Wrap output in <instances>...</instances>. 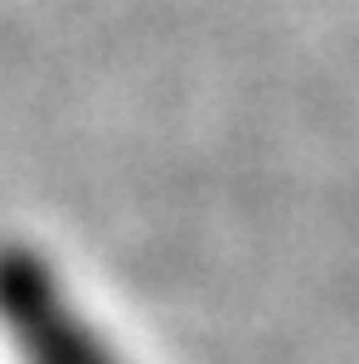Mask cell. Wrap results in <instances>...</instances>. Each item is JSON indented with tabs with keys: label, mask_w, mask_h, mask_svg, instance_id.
<instances>
[{
	"label": "cell",
	"mask_w": 359,
	"mask_h": 364,
	"mask_svg": "<svg viewBox=\"0 0 359 364\" xmlns=\"http://www.w3.org/2000/svg\"><path fill=\"white\" fill-rule=\"evenodd\" d=\"M0 331L20 364H127L29 243H0Z\"/></svg>",
	"instance_id": "6da1fadb"
}]
</instances>
